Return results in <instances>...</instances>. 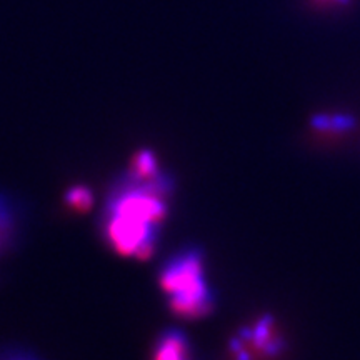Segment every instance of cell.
Segmentation results:
<instances>
[{
  "mask_svg": "<svg viewBox=\"0 0 360 360\" xmlns=\"http://www.w3.org/2000/svg\"><path fill=\"white\" fill-rule=\"evenodd\" d=\"M172 188V179L162 172L139 177L129 170L119 177L103 215L105 238L117 254L142 260L154 254Z\"/></svg>",
  "mask_w": 360,
  "mask_h": 360,
  "instance_id": "6da1fadb",
  "label": "cell"
},
{
  "mask_svg": "<svg viewBox=\"0 0 360 360\" xmlns=\"http://www.w3.org/2000/svg\"><path fill=\"white\" fill-rule=\"evenodd\" d=\"M159 283L169 297L170 309L179 317L200 319L214 307L200 250L186 249L170 257L160 269Z\"/></svg>",
  "mask_w": 360,
  "mask_h": 360,
  "instance_id": "7a4b0ae2",
  "label": "cell"
},
{
  "mask_svg": "<svg viewBox=\"0 0 360 360\" xmlns=\"http://www.w3.org/2000/svg\"><path fill=\"white\" fill-rule=\"evenodd\" d=\"M238 337L249 342L250 345H255L259 352L269 355V357L277 355L282 349V342L274 334V321L269 315L255 322V326L242 330V334Z\"/></svg>",
  "mask_w": 360,
  "mask_h": 360,
  "instance_id": "3957f363",
  "label": "cell"
},
{
  "mask_svg": "<svg viewBox=\"0 0 360 360\" xmlns=\"http://www.w3.org/2000/svg\"><path fill=\"white\" fill-rule=\"evenodd\" d=\"M154 360H188L187 337L175 328L164 332L155 345Z\"/></svg>",
  "mask_w": 360,
  "mask_h": 360,
  "instance_id": "277c9868",
  "label": "cell"
},
{
  "mask_svg": "<svg viewBox=\"0 0 360 360\" xmlns=\"http://www.w3.org/2000/svg\"><path fill=\"white\" fill-rule=\"evenodd\" d=\"M13 231H15V214L12 202L0 193V254L12 244Z\"/></svg>",
  "mask_w": 360,
  "mask_h": 360,
  "instance_id": "5b68a950",
  "label": "cell"
},
{
  "mask_svg": "<svg viewBox=\"0 0 360 360\" xmlns=\"http://www.w3.org/2000/svg\"><path fill=\"white\" fill-rule=\"evenodd\" d=\"M130 172H134L139 177H152V175L159 174V165H157L155 155L150 150H141L137 155L134 157L132 167Z\"/></svg>",
  "mask_w": 360,
  "mask_h": 360,
  "instance_id": "8992f818",
  "label": "cell"
},
{
  "mask_svg": "<svg viewBox=\"0 0 360 360\" xmlns=\"http://www.w3.org/2000/svg\"><path fill=\"white\" fill-rule=\"evenodd\" d=\"M65 202L72 207V209L77 210V212H87L94 204V195L89 187L75 186L67 191Z\"/></svg>",
  "mask_w": 360,
  "mask_h": 360,
  "instance_id": "52a82bcc",
  "label": "cell"
},
{
  "mask_svg": "<svg viewBox=\"0 0 360 360\" xmlns=\"http://www.w3.org/2000/svg\"><path fill=\"white\" fill-rule=\"evenodd\" d=\"M312 125L319 130H349L354 127V119L347 115H317Z\"/></svg>",
  "mask_w": 360,
  "mask_h": 360,
  "instance_id": "ba28073f",
  "label": "cell"
},
{
  "mask_svg": "<svg viewBox=\"0 0 360 360\" xmlns=\"http://www.w3.org/2000/svg\"><path fill=\"white\" fill-rule=\"evenodd\" d=\"M0 360H35V359L29 357V355H25V354H8Z\"/></svg>",
  "mask_w": 360,
  "mask_h": 360,
  "instance_id": "9c48e42d",
  "label": "cell"
},
{
  "mask_svg": "<svg viewBox=\"0 0 360 360\" xmlns=\"http://www.w3.org/2000/svg\"><path fill=\"white\" fill-rule=\"evenodd\" d=\"M342 2H345V0H342Z\"/></svg>",
  "mask_w": 360,
  "mask_h": 360,
  "instance_id": "30bf717a",
  "label": "cell"
}]
</instances>
